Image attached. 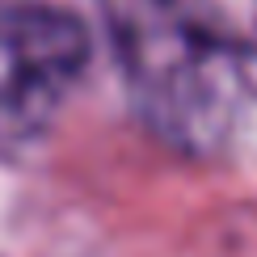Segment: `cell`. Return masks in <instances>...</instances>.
I'll use <instances>...</instances> for the list:
<instances>
[{
  "instance_id": "obj_2",
  "label": "cell",
  "mask_w": 257,
  "mask_h": 257,
  "mask_svg": "<svg viewBox=\"0 0 257 257\" xmlns=\"http://www.w3.org/2000/svg\"><path fill=\"white\" fill-rule=\"evenodd\" d=\"M93 38L59 5L0 9V156L38 148L80 84Z\"/></svg>"
},
{
  "instance_id": "obj_1",
  "label": "cell",
  "mask_w": 257,
  "mask_h": 257,
  "mask_svg": "<svg viewBox=\"0 0 257 257\" xmlns=\"http://www.w3.org/2000/svg\"><path fill=\"white\" fill-rule=\"evenodd\" d=\"M131 101L181 152H215L249 101V59L211 0H101Z\"/></svg>"
}]
</instances>
